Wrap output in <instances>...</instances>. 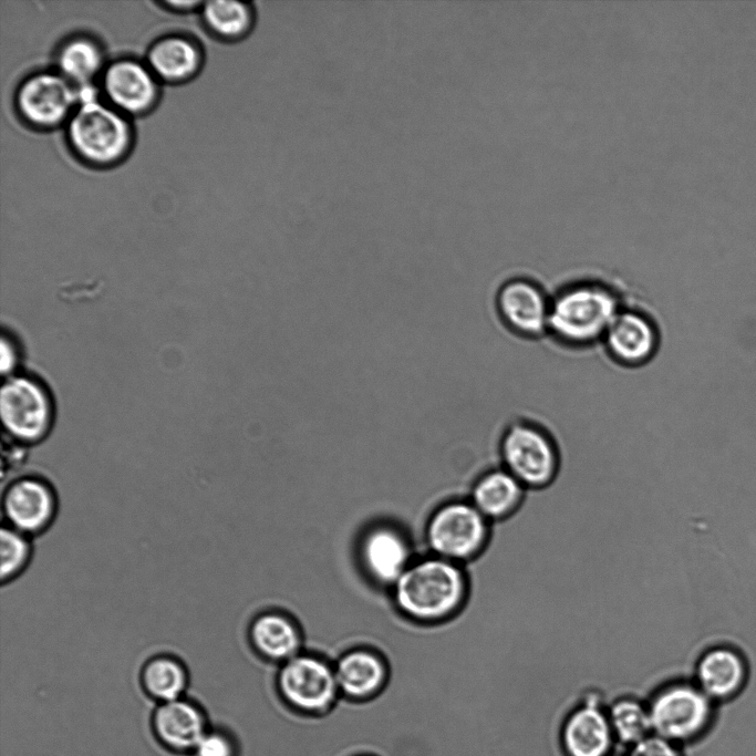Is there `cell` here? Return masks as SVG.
Instances as JSON below:
<instances>
[{
  "label": "cell",
  "instance_id": "5bb4252c",
  "mask_svg": "<svg viewBox=\"0 0 756 756\" xmlns=\"http://www.w3.org/2000/svg\"><path fill=\"white\" fill-rule=\"evenodd\" d=\"M614 742L608 712L594 696L574 708L561 729L567 756H609Z\"/></svg>",
  "mask_w": 756,
  "mask_h": 756
},
{
  "label": "cell",
  "instance_id": "44dd1931",
  "mask_svg": "<svg viewBox=\"0 0 756 756\" xmlns=\"http://www.w3.org/2000/svg\"><path fill=\"white\" fill-rule=\"evenodd\" d=\"M55 71L77 89L93 86L106 66L100 44L86 37L70 38L55 54Z\"/></svg>",
  "mask_w": 756,
  "mask_h": 756
},
{
  "label": "cell",
  "instance_id": "7402d4cb",
  "mask_svg": "<svg viewBox=\"0 0 756 756\" xmlns=\"http://www.w3.org/2000/svg\"><path fill=\"white\" fill-rule=\"evenodd\" d=\"M249 639L260 655L282 662L297 655L301 645L292 621L275 612L262 613L251 622Z\"/></svg>",
  "mask_w": 756,
  "mask_h": 756
},
{
  "label": "cell",
  "instance_id": "52a82bcc",
  "mask_svg": "<svg viewBox=\"0 0 756 756\" xmlns=\"http://www.w3.org/2000/svg\"><path fill=\"white\" fill-rule=\"evenodd\" d=\"M0 415L8 438L17 444H34L52 427L53 402L40 381L17 373L2 383Z\"/></svg>",
  "mask_w": 756,
  "mask_h": 756
},
{
  "label": "cell",
  "instance_id": "e0dca14e",
  "mask_svg": "<svg viewBox=\"0 0 756 756\" xmlns=\"http://www.w3.org/2000/svg\"><path fill=\"white\" fill-rule=\"evenodd\" d=\"M153 729L162 745L179 753L194 750L207 733L201 710L183 697L159 704Z\"/></svg>",
  "mask_w": 756,
  "mask_h": 756
},
{
  "label": "cell",
  "instance_id": "cb8c5ba5",
  "mask_svg": "<svg viewBox=\"0 0 756 756\" xmlns=\"http://www.w3.org/2000/svg\"><path fill=\"white\" fill-rule=\"evenodd\" d=\"M144 691L154 700L165 703L182 698L188 684V672L177 656L158 654L149 657L141 671Z\"/></svg>",
  "mask_w": 756,
  "mask_h": 756
},
{
  "label": "cell",
  "instance_id": "9c48e42d",
  "mask_svg": "<svg viewBox=\"0 0 756 756\" xmlns=\"http://www.w3.org/2000/svg\"><path fill=\"white\" fill-rule=\"evenodd\" d=\"M80 101V90L55 70L28 75L14 95L21 118L40 130L65 125Z\"/></svg>",
  "mask_w": 756,
  "mask_h": 756
},
{
  "label": "cell",
  "instance_id": "8992f818",
  "mask_svg": "<svg viewBox=\"0 0 756 756\" xmlns=\"http://www.w3.org/2000/svg\"><path fill=\"white\" fill-rule=\"evenodd\" d=\"M712 702L696 684L673 682L662 686L646 703L652 734L676 745L698 737L711 724Z\"/></svg>",
  "mask_w": 756,
  "mask_h": 756
},
{
  "label": "cell",
  "instance_id": "3957f363",
  "mask_svg": "<svg viewBox=\"0 0 756 756\" xmlns=\"http://www.w3.org/2000/svg\"><path fill=\"white\" fill-rule=\"evenodd\" d=\"M499 465L527 490L552 485L562 469V454L553 434L529 417L511 420L498 441Z\"/></svg>",
  "mask_w": 756,
  "mask_h": 756
},
{
  "label": "cell",
  "instance_id": "7a4b0ae2",
  "mask_svg": "<svg viewBox=\"0 0 756 756\" xmlns=\"http://www.w3.org/2000/svg\"><path fill=\"white\" fill-rule=\"evenodd\" d=\"M392 589L397 608L417 621L452 617L463 608L469 594L463 567L437 556L412 562Z\"/></svg>",
  "mask_w": 756,
  "mask_h": 756
},
{
  "label": "cell",
  "instance_id": "f546056e",
  "mask_svg": "<svg viewBox=\"0 0 756 756\" xmlns=\"http://www.w3.org/2000/svg\"><path fill=\"white\" fill-rule=\"evenodd\" d=\"M204 4L203 1H164L163 6H165L169 10H174L177 12H188L190 10H195L198 8H201Z\"/></svg>",
  "mask_w": 756,
  "mask_h": 756
},
{
  "label": "cell",
  "instance_id": "4316f807",
  "mask_svg": "<svg viewBox=\"0 0 756 756\" xmlns=\"http://www.w3.org/2000/svg\"><path fill=\"white\" fill-rule=\"evenodd\" d=\"M628 756H681L676 744L650 734L629 747Z\"/></svg>",
  "mask_w": 756,
  "mask_h": 756
},
{
  "label": "cell",
  "instance_id": "484cf974",
  "mask_svg": "<svg viewBox=\"0 0 756 756\" xmlns=\"http://www.w3.org/2000/svg\"><path fill=\"white\" fill-rule=\"evenodd\" d=\"M32 556L30 536L3 525L0 531V579L9 582L28 567Z\"/></svg>",
  "mask_w": 756,
  "mask_h": 756
},
{
  "label": "cell",
  "instance_id": "f1b7e54d",
  "mask_svg": "<svg viewBox=\"0 0 756 756\" xmlns=\"http://www.w3.org/2000/svg\"><path fill=\"white\" fill-rule=\"evenodd\" d=\"M1 374L4 377H9L13 374H17V367L19 364V351L17 346V342L13 340L11 335H6L4 333L1 336Z\"/></svg>",
  "mask_w": 756,
  "mask_h": 756
},
{
  "label": "cell",
  "instance_id": "30bf717a",
  "mask_svg": "<svg viewBox=\"0 0 756 756\" xmlns=\"http://www.w3.org/2000/svg\"><path fill=\"white\" fill-rule=\"evenodd\" d=\"M662 333L656 319L639 304L626 302L618 312L601 344L608 358L624 369H639L657 354Z\"/></svg>",
  "mask_w": 756,
  "mask_h": 756
},
{
  "label": "cell",
  "instance_id": "2e32d148",
  "mask_svg": "<svg viewBox=\"0 0 756 756\" xmlns=\"http://www.w3.org/2000/svg\"><path fill=\"white\" fill-rule=\"evenodd\" d=\"M360 557L364 570L375 582L391 587L412 563L406 539L387 526L374 527L364 535Z\"/></svg>",
  "mask_w": 756,
  "mask_h": 756
},
{
  "label": "cell",
  "instance_id": "83f0119b",
  "mask_svg": "<svg viewBox=\"0 0 756 756\" xmlns=\"http://www.w3.org/2000/svg\"><path fill=\"white\" fill-rule=\"evenodd\" d=\"M195 756H234L235 749L229 737L219 733H206L196 748Z\"/></svg>",
  "mask_w": 756,
  "mask_h": 756
},
{
  "label": "cell",
  "instance_id": "277c9868",
  "mask_svg": "<svg viewBox=\"0 0 756 756\" xmlns=\"http://www.w3.org/2000/svg\"><path fill=\"white\" fill-rule=\"evenodd\" d=\"M71 151L93 166H111L122 160L133 143L126 115L97 96L84 99L65 123Z\"/></svg>",
  "mask_w": 756,
  "mask_h": 756
},
{
  "label": "cell",
  "instance_id": "d6986e66",
  "mask_svg": "<svg viewBox=\"0 0 756 756\" xmlns=\"http://www.w3.org/2000/svg\"><path fill=\"white\" fill-rule=\"evenodd\" d=\"M339 692L352 698H365L376 693L386 677L381 657L370 650L348 651L335 663Z\"/></svg>",
  "mask_w": 756,
  "mask_h": 756
},
{
  "label": "cell",
  "instance_id": "7c38bea8",
  "mask_svg": "<svg viewBox=\"0 0 756 756\" xmlns=\"http://www.w3.org/2000/svg\"><path fill=\"white\" fill-rule=\"evenodd\" d=\"M100 86L105 102L127 117L148 112L159 95V81L147 64L131 58L107 63Z\"/></svg>",
  "mask_w": 756,
  "mask_h": 756
},
{
  "label": "cell",
  "instance_id": "9a60e30c",
  "mask_svg": "<svg viewBox=\"0 0 756 756\" xmlns=\"http://www.w3.org/2000/svg\"><path fill=\"white\" fill-rule=\"evenodd\" d=\"M528 490L501 465L478 475L468 500L491 524L512 517L522 506Z\"/></svg>",
  "mask_w": 756,
  "mask_h": 756
},
{
  "label": "cell",
  "instance_id": "ba28073f",
  "mask_svg": "<svg viewBox=\"0 0 756 756\" xmlns=\"http://www.w3.org/2000/svg\"><path fill=\"white\" fill-rule=\"evenodd\" d=\"M550 305L551 293L526 275L505 279L494 298L500 324L512 335L530 341L548 335Z\"/></svg>",
  "mask_w": 756,
  "mask_h": 756
},
{
  "label": "cell",
  "instance_id": "5b68a950",
  "mask_svg": "<svg viewBox=\"0 0 756 756\" xmlns=\"http://www.w3.org/2000/svg\"><path fill=\"white\" fill-rule=\"evenodd\" d=\"M493 524L467 499H454L431 516L425 537L434 556L465 563L487 548Z\"/></svg>",
  "mask_w": 756,
  "mask_h": 756
},
{
  "label": "cell",
  "instance_id": "603a6c76",
  "mask_svg": "<svg viewBox=\"0 0 756 756\" xmlns=\"http://www.w3.org/2000/svg\"><path fill=\"white\" fill-rule=\"evenodd\" d=\"M200 10L205 27L224 41L246 38L256 23V10L251 2L206 1Z\"/></svg>",
  "mask_w": 756,
  "mask_h": 756
},
{
  "label": "cell",
  "instance_id": "8fae6325",
  "mask_svg": "<svg viewBox=\"0 0 756 756\" xmlns=\"http://www.w3.org/2000/svg\"><path fill=\"white\" fill-rule=\"evenodd\" d=\"M278 687L287 703L308 713L327 710L339 693L334 669L318 656L299 653L283 662Z\"/></svg>",
  "mask_w": 756,
  "mask_h": 756
},
{
  "label": "cell",
  "instance_id": "d4e9b609",
  "mask_svg": "<svg viewBox=\"0 0 756 756\" xmlns=\"http://www.w3.org/2000/svg\"><path fill=\"white\" fill-rule=\"evenodd\" d=\"M607 712L615 741L629 747L652 734L648 705L635 697H620Z\"/></svg>",
  "mask_w": 756,
  "mask_h": 756
},
{
  "label": "cell",
  "instance_id": "ac0fdd59",
  "mask_svg": "<svg viewBox=\"0 0 756 756\" xmlns=\"http://www.w3.org/2000/svg\"><path fill=\"white\" fill-rule=\"evenodd\" d=\"M145 63L159 82L176 84L197 73L201 64V53L193 40L169 34L151 44Z\"/></svg>",
  "mask_w": 756,
  "mask_h": 756
},
{
  "label": "cell",
  "instance_id": "ffe728a7",
  "mask_svg": "<svg viewBox=\"0 0 756 756\" xmlns=\"http://www.w3.org/2000/svg\"><path fill=\"white\" fill-rule=\"evenodd\" d=\"M744 679L742 659L727 649L708 651L696 665V685L712 701L725 700L737 693Z\"/></svg>",
  "mask_w": 756,
  "mask_h": 756
},
{
  "label": "cell",
  "instance_id": "6da1fadb",
  "mask_svg": "<svg viewBox=\"0 0 756 756\" xmlns=\"http://www.w3.org/2000/svg\"><path fill=\"white\" fill-rule=\"evenodd\" d=\"M626 302L622 291L604 279L584 277L568 281L551 292L547 336L573 351L601 344Z\"/></svg>",
  "mask_w": 756,
  "mask_h": 756
},
{
  "label": "cell",
  "instance_id": "4fadbf2b",
  "mask_svg": "<svg viewBox=\"0 0 756 756\" xmlns=\"http://www.w3.org/2000/svg\"><path fill=\"white\" fill-rule=\"evenodd\" d=\"M56 510L55 491L40 477H20L11 481L2 494V512L7 526L28 536L48 529Z\"/></svg>",
  "mask_w": 756,
  "mask_h": 756
}]
</instances>
